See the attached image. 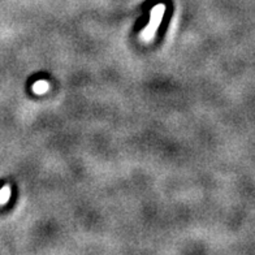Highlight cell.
I'll use <instances>...</instances> for the list:
<instances>
[{
  "mask_svg": "<svg viewBox=\"0 0 255 255\" xmlns=\"http://www.w3.org/2000/svg\"><path fill=\"white\" fill-rule=\"evenodd\" d=\"M164 10H166V5H164V4H158V5H155V7L152 8L150 24L146 26V29L142 31V34H141L142 41L150 42L152 38H154V34H155V31L158 30L159 25H160V22H162L163 20Z\"/></svg>",
  "mask_w": 255,
  "mask_h": 255,
  "instance_id": "cell-1",
  "label": "cell"
},
{
  "mask_svg": "<svg viewBox=\"0 0 255 255\" xmlns=\"http://www.w3.org/2000/svg\"><path fill=\"white\" fill-rule=\"evenodd\" d=\"M33 91L35 94H45L49 91V82L47 81H38L33 86Z\"/></svg>",
  "mask_w": 255,
  "mask_h": 255,
  "instance_id": "cell-2",
  "label": "cell"
},
{
  "mask_svg": "<svg viewBox=\"0 0 255 255\" xmlns=\"http://www.w3.org/2000/svg\"><path fill=\"white\" fill-rule=\"evenodd\" d=\"M10 196V188L8 187H4L0 189V206L1 204H5L8 202V199H9Z\"/></svg>",
  "mask_w": 255,
  "mask_h": 255,
  "instance_id": "cell-3",
  "label": "cell"
}]
</instances>
